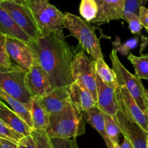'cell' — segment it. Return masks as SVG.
<instances>
[{"mask_svg": "<svg viewBox=\"0 0 148 148\" xmlns=\"http://www.w3.org/2000/svg\"><path fill=\"white\" fill-rule=\"evenodd\" d=\"M36 62L45 71L54 88L69 86L73 82L72 65L74 55L63 33L55 32L31 40Z\"/></svg>", "mask_w": 148, "mask_h": 148, "instance_id": "1", "label": "cell"}, {"mask_svg": "<svg viewBox=\"0 0 148 148\" xmlns=\"http://www.w3.org/2000/svg\"><path fill=\"white\" fill-rule=\"evenodd\" d=\"M82 112L70 102L60 113L49 116L46 132L50 138L71 139L85 133Z\"/></svg>", "mask_w": 148, "mask_h": 148, "instance_id": "2", "label": "cell"}, {"mask_svg": "<svg viewBox=\"0 0 148 148\" xmlns=\"http://www.w3.org/2000/svg\"><path fill=\"white\" fill-rule=\"evenodd\" d=\"M64 28L68 30L70 36L79 41V45L92 58V60L103 58L99 39L95 34V27L90 23L70 12H65Z\"/></svg>", "mask_w": 148, "mask_h": 148, "instance_id": "3", "label": "cell"}, {"mask_svg": "<svg viewBox=\"0 0 148 148\" xmlns=\"http://www.w3.org/2000/svg\"><path fill=\"white\" fill-rule=\"evenodd\" d=\"M43 35L62 32L65 14L48 0H23Z\"/></svg>", "mask_w": 148, "mask_h": 148, "instance_id": "4", "label": "cell"}, {"mask_svg": "<svg viewBox=\"0 0 148 148\" xmlns=\"http://www.w3.org/2000/svg\"><path fill=\"white\" fill-rule=\"evenodd\" d=\"M113 70L116 75L118 84L125 86L138 106L148 116V92L143 86L141 79L131 73L121 63L117 52L113 49L110 54Z\"/></svg>", "mask_w": 148, "mask_h": 148, "instance_id": "5", "label": "cell"}, {"mask_svg": "<svg viewBox=\"0 0 148 148\" xmlns=\"http://www.w3.org/2000/svg\"><path fill=\"white\" fill-rule=\"evenodd\" d=\"M26 73L17 65L11 68H0V87L7 94L28 107L33 99L26 82Z\"/></svg>", "mask_w": 148, "mask_h": 148, "instance_id": "6", "label": "cell"}, {"mask_svg": "<svg viewBox=\"0 0 148 148\" xmlns=\"http://www.w3.org/2000/svg\"><path fill=\"white\" fill-rule=\"evenodd\" d=\"M1 6L10 15L17 25L32 40L43 36L23 0L9 1L1 0Z\"/></svg>", "mask_w": 148, "mask_h": 148, "instance_id": "7", "label": "cell"}, {"mask_svg": "<svg viewBox=\"0 0 148 148\" xmlns=\"http://www.w3.org/2000/svg\"><path fill=\"white\" fill-rule=\"evenodd\" d=\"M73 82L89 91L95 101H97L96 72L93 60H91L84 51L74 56L72 65Z\"/></svg>", "mask_w": 148, "mask_h": 148, "instance_id": "8", "label": "cell"}, {"mask_svg": "<svg viewBox=\"0 0 148 148\" xmlns=\"http://www.w3.org/2000/svg\"><path fill=\"white\" fill-rule=\"evenodd\" d=\"M116 95L119 109L122 114L129 121L137 123L148 133V116L138 106L125 86L118 85Z\"/></svg>", "mask_w": 148, "mask_h": 148, "instance_id": "9", "label": "cell"}, {"mask_svg": "<svg viewBox=\"0 0 148 148\" xmlns=\"http://www.w3.org/2000/svg\"><path fill=\"white\" fill-rule=\"evenodd\" d=\"M6 48L10 59L25 71L36 63L34 54L28 44L16 38L7 36Z\"/></svg>", "mask_w": 148, "mask_h": 148, "instance_id": "10", "label": "cell"}, {"mask_svg": "<svg viewBox=\"0 0 148 148\" xmlns=\"http://www.w3.org/2000/svg\"><path fill=\"white\" fill-rule=\"evenodd\" d=\"M113 119L119 125L121 134L129 141L134 148H147V132L137 123L126 119L120 110L118 111Z\"/></svg>", "mask_w": 148, "mask_h": 148, "instance_id": "11", "label": "cell"}, {"mask_svg": "<svg viewBox=\"0 0 148 148\" xmlns=\"http://www.w3.org/2000/svg\"><path fill=\"white\" fill-rule=\"evenodd\" d=\"M26 82L33 97H44L55 89L51 84L45 71L36 62L27 71Z\"/></svg>", "mask_w": 148, "mask_h": 148, "instance_id": "12", "label": "cell"}, {"mask_svg": "<svg viewBox=\"0 0 148 148\" xmlns=\"http://www.w3.org/2000/svg\"><path fill=\"white\" fill-rule=\"evenodd\" d=\"M96 80L97 94V106L102 113L113 118L119 110L116 99V89L107 86L97 74Z\"/></svg>", "mask_w": 148, "mask_h": 148, "instance_id": "13", "label": "cell"}, {"mask_svg": "<svg viewBox=\"0 0 148 148\" xmlns=\"http://www.w3.org/2000/svg\"><path fill=\"white\" fill-rule=\"evenodd\" d=\"M98 5L96 18L92 23L103 24L113 20L122 19L124 0H95Z\"/></svg>", "mask_w": 148, "mask_h": 148, "instance_id": "14", "label": "cell"}, {"mask_svg": "<svg viewBox=\"0 0 148 148\" xmlns=\"http://www.w3.org/2000/svg\"><path fill=\"white\" fill-rule=\"evenodd\" d=\"M39 99L49 116L60 113L71 102L68 86L55 88L49 95Z\"/></svg>", "mask_w": 148, "mask_h": 148, "instance_id": "15", "label": "cell"}, {"mask_svg": "<svg viewBox=\"0 0 148 148\" xmlns=\"http://www.w3.org/2000/svg\"><path fill=\"white\" fill-rule=\"evenodd\" d=\"M71 103L80 112L87 110L96 106L97 102L90 92L76 82H73L68 86Z\"/></svg>", "mask_w": 148, "mask_h": 148, "instance_id": "16", "label": "cell"}, {"mask_svg": "<svg viewBox=\"0 0 148 148\" xmlns=\"http://www.w3.org/2000/svg\"><path fill=\"white\" fill-rule=\"evenodd\" d=\"M0 119L8 126L24 136L31 134L33 129L10 108L0 100Z\"/></svg>", "mask_w": 148, "mask_h": 148, "instance_id": "17", "label": "cell"}, {"mask_svg": "<svg viewBox=\"0 0 148 148\" xmlns=\"http://www.w3.org/2000/svg\"><path fill=\"white\" fill-rule=\"evenodd\" d=\"M0 31L6 36L16 38L26 44L32 39L18 26L9 13L1 6L0 0Z\"/></svg>", "mask_w": 148, "mask_h": 148, "instance_id": "18", "label": "cell"}, {"mask_svg": "<svg viewBox=\"0 0 148 148\" xmlns=\"http://www.w3.org/2000/svg\"><path fill=\"white\" fill-rule=\"evenodd\" d=\"M82 113L84 123L89 124L92 127L96 129L97 132H99L103 140L105 141L107 147L113 148V145L107 136L104 113L100 110V109L96 105L87 110L83 111Z\"/></svg>", "mask_w": 148, "mask_h": 148, "instance_id": "19", "label": "cell"}, {"mask_svg": "<svg viewBox=\"0 0 148 148\" xmlns=\"http://www.w3.org/2000/svg\"><path fill=\"white\" fill-rule=\"evenodd\" d=\"M30 113L33 123V130L46 131L49 126L50 116L39 98L33 97L30 106Z\"/></svg>", "mask_w": 148, "mask_h": 148, "instance_id": "20", "label": "cell"}, {"mask_svg": "<svg viewBox=\"0 0 148 148\" xmlns=\"http://www.w3.org/2000/svg\"><path fill=\"white\" fill-rule=\"evenodd\" d=\"M0 99H3L10 105L11 109L16 113L20 117L22 118L24 121L33 129V123L31 120L30 107L19 102L18 99L12 97V96L7 94L2 88L0 87Z\"/></svg>", "mask_w": 148, "mask_h": 148, "instance_id": "21", "label": "cell"}, {"mask_svg": "<svg viewBox=\"0 0 148 148\" xmlns=\"http://www.w3.org/2000/svg\"><path fill=\"white\" fill-rule=\"evenodd\" d=\"M96 74L104 84L108 86L116 89L118 86V81L116 75L113 68H109L104 58H99L96 60H93Z\"/></svg>", "mask_w": 148, "mask_h": 148, "instance_id": "22", "label": "cell"}, {"mask_svg": "<svg viewBox=\"0 0 148 148\" xmlns=\"http://www.w3.org/2000/svg\"><path fill=\"white\" fill-rule=\"evenodd\" d=\"M127 58L134 68L135 76L139 79L148 80V55L138 57L130 53Z\"/></svg>", "mask_w": 148, "mask_h": 148, "instance_id": "23", "label": "cell"}, {"mask_svg": "<svg viewBox=\"0 0 148 148\" xmlns=\"http://www.w3.org/2000/svg\"><path fill=\"white\" fill-rule=\"evenodd\" d=\"M98 12V5L95 0H82L79 6L81 16L87 22L91 23L96 18Z\"/></svg>", "mask_w": 148, "mask_h": 148, "instance_id": "24", "label": "cell"}, {"mask_svg": "<svg viewBox=\"0 0 148 148\" xmlns=\"http://www.w3.org/2000/svg\"><path fill=\"white\" fill-rule=\"evenodd\" d=\"M104 119H105V131L109 140L113 145L119 144V135L121 134V131L119 125L113 119V118L110 116L109 115L104 113Z\"/></svg>", "mask_w": 148, "mask_h": 148, "instance_id": "25", "label": "cell"}, {"mask_svg": "<svg viewBox=\"0 0 148 148\" xmlns=\"http://www.w3.org/2000/svg\"><path fill=\"white\" fill-rule=\"evenodd\" d=\"M23 135L18 133L8 126L2 119H0V138L8 139L12 142L18 144L23 138Z\"/></svg>", "mask_w": 148, "mask_h": 148, "instance_id": "26", "label": "cell"}, {"mask_svg": "<svg viewBox=\"0 0 148 148\" xmlns=\"http://www.w3.org/2000/svg\"><path fill=\"white\" fill-rule=\"evenodd\" d=\"M122 19L126 21L129 23V28L132 34L140 35L143 26L141 23L139 15L133 12H123Z\"/></svg>", "mask_w": 148, "mask_h": 148, "instance_id": "27", "label": "cell"}, {"mask_svg": "<svg viewBox=\"0 0 148 148\" xmlns=\"http://www.w3.org/2000/svg\"><path fill=\"white\" fill-rule=\"evenodd\" d=\"M31 136L34 138L37 148H54L51 139L45 130H32Z\"/></svg>", "mask_w": 148, "mask_h": 148, "instance_id": "28", "label": "cell"}, {"mask_svg": "<svg viewBox=\"0 0 148 148\" xmlns=\"http://www.w3.org/2000/svg\"><path fill=\"white\" fill-rule=\"evenodd\" d=\"M6 36L0 31V68H11L12 60L10 58L6 48Z\"/></svg>", "mask_w": 148, "mask_h": 148, "instance_id": "29", "label": "cell"}, {"mask_svg": "<svg viewBox=\"0 0 148 148\" xmlns=\"http://www.w3.org/2000/svg\"><path fill=\"white\" fill-rule=\"evenodd\" d=\"M138 44V38H133L131 39L130 40L127 41L124 44H117L116 42H114V49H116V52H120L122 55L127 57L129 55V52L131 49H134L136 47V46Z\"/></svg>", "mask_w": 148, "mask_h": 148, "instance_id": "30", "label": "cell"}, {"mask_svg": "<svg viewBox=\"0 0 148 148\" xmlns=\"http://www.w3.org/2000/svg\"><path fill=\"white\" fill-rule=\"evenodd\" d=\"M148 0H124L123 12H133L139 15V8L146 5Z\"/></svg>", "mask_w": 148, "mask_h": 148, "instance_id": "31", "label": "cell"}, {"mask_svg": "<svg viewBox=\"0 0 148 148\" xmlns=\"http://www.w3.org/2000/svg\"><path fill=\"white\" fill-rule=\"evenodd\" d=\"M54 148H73L71 139L50 138Z\"/></svg>", "mask_w": 148, "mask_h": 148, "instance_id": "32", "label": "cell"}, {"mask_svg": "<svg viewBox=\"0 0 148 148\" xmlns=\"http://www.w3.org/2000/svg\"><path fill=\"white\" fill-rule=\"evenodd\" d=\"M17 148H37L36 142L34 141L32 136L28 135V136H23L22 139L20 141L18 144Z\"/></svg>", "mask_w": 148, "mask_h": 148, "instance_id": "33", "label": "cell"}, {"mask_svg": "<svg viewBox=\"0 0 148 148\" xmlns=\"http://www.w3.org/2000/svg\"><path fill=\"white\" fill-rule=\"evenodd\" d=\"M139 18L142 26L148 31V9L145 6L141 7L139 11Z\"/></svg>", "mask_w": 148, "mask_h": 148, "instance_id": "34", "label": "cell"}, {"mask_svg": "<svg viewBox=\"0 0 148 148\" xmlns=\"http://www.w3.org/2000/svg\"><path fill=\"white\" fill-rule=\"evenodd\" d=\"M18 144L0 138V148H17Z\"/></svg>", "mask_w": 148, "mask_h": 148, "instance_id": "35", "label": "cell"}, {"mask_svg": "<svg viewBox=\"0 0 148 148\" xmlns=\"http://www.w3.org/2000/svg\"><path fill=\"white\" fill-rule=\"evenodd\" d=\"M113 148H134L132 144L129 142L126 138H123V142H122L121 145L120 144H117V145H113Z\"/></svg>", "mask_w": 148, "mask_h": 148, "instance_id": "36", "label": "cell"}, {"mask_svg": "<svg viewBox=\"0 0 148 148\" xmlns=\"http://www.w3.org/2000/svg\"><path fill=\"white\" fill-rule=\"evenodd\" d=\"M147 32H148V31H147ZM147 45H148V39L147 38H146V37L142 36V45H141L140 53L142 52V51L143 50L145 47H146V46Z\"/></svg>", "mask_w": 148, "mask_h": 148, "instance_id": "37", "label": "cell"}, {"mask_svg": "<svg viewBox=\"0 0 148 148\" xmlns=\"http://www.w3.org/2000/svg\"><path fill=\"white\" fill-rule=\"evenodd\" d=\"M71 141H72V145L73 147V148H79V146L77 145V142H76V137H74L71 139Z\"/></svg>", "mask_w": 148, "mask_h": 148, "instance_id": "38", "label": "cell"}, {"mask_svg": "<svg viewBox=\"0 0 148 148\" xmlns=\"http://www.w3.org/2000/svg\"><path fill=\"white\" fill-rule=\"evenodd\" d=\"M147 148H148V136L147 137Z\"/></svg>", "mask_w": 148, "mask_h": 148, "instance_id": "39", "label": "cell"}, {"mask_svg": "<svg viewBox=\"0 0 148 148\" xmlns=\"http://www.w3.org/2000/svg\"><path fill=\"white\" fill-rule=\"evenodd\" d=\"M9 1H18V0H9Z\"/></svg>", "mask_w": 148, "mask_h": 148, "instance_id": "40", "label": "cell"}, {"mask_svg": "<svg viewBox=\"0 0 148 148\" xmlns=\"http://www.w3.org/2000/svg\"><path fill=\"white\" fill-rule=\"evenodd\" d=\"M147 92H148V90H147Z\"/></svg>", "mask_w": 148, "mask_h": 148, "instance_id": "41", "label": "cell"}]
</instances>
